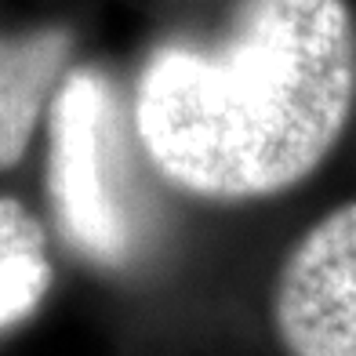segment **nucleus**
I'll return each mask as SVG.
<instances>
[{
	"mask_svg": "<svg viewBox=\"0 0 356 356\" xmlns=\"http://www.w3.org/2000/svg\"><path fill=\"white\" fill-rule=\"evenodd\" d=\"M273 327L287 356H356V200L327 211L284 258Z\"/></svg>",
	"mask_w": 356,
	"mask_h": 356,
	"instance_id": "3",
	"label": "nucleus"
},
{
	"mask_svg": "<svg viewBox=\"0 0 356 356\" xmlns=\"http://www.w3.org/2000/svg\"><path fill=\"white\" fill-rule=\"evenodd\" d=\"M120 175L117 95L102 73L80 66L47 106V197L62 236L109 269L127 266L138 248V215Z\"/></svg>",
	"mask_w": 356,
	"mask_h": 356,
	"instance_id": "2",
	"label": "nucleus"
},
{
	"mask_svg": "<svg viewBox=\"0 0 356 356\" xmlns=\"http://www.w3.org/2000/svg\"><path fill=\"white\" fill-rule=\"evenodd\" d=\"M51 287V262L40 222L19 200L0 197V334L40 309Z\"/></svg>",
	"mask_w": 356,
	"mask_h": 356,
	"instance_id": "5",
	"label": "nucleus"
},
{
	"mask_svg": "<svg viewBox=\"0 0 356 356\" xmlns=\"http://www.w3.org/2000/svg\"><path fill=\"white\" fill-rule=\"evenodd\" d=\"M356 109L346 0H240L218 44H156L135 135L164 182L200 200H266L305 182Z\"/></svg>",
	"mask_w": 356,
	"mask_h": 356,
	"instance_id": "1",
	"label": "nucleus"
},
{
	"mask_svg": "<svg viewBox=\"0 0 356 356\" xmlns=\"http://www.w3.org/2000/svg\"><path fill=\"white\" fill-rule=\"evenodd\" d=\"M73 44L66 26L0 33V171L22 164L55 88L70 73Z\"/></svg>",
	"mask_w": 356,
	"mask_h": 356,
	"instance_id": "4",
	"label": "nucleus"
}]
</instances>
